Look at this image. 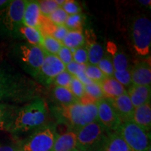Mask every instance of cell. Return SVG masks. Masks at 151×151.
Masks as SVG:
<instances>
[{"label":"cell","mask_w":151,"mask_h":151,"mask_svg":"<svg viewBox=\"0 0 151 151\" xmlns=\"http://www.w3.org/2000/svg\"><path fill=\"white\" fill-rule=\"evenodd\" d=\"M75 77H76V78H78V80L84 85V86H87V85L91 84L93 83L92 81H90V79L87 77L86 73H85V71H81V72L78 73Z\"/></svg>","instance_id":"obj_41"},{"label":"cell","mask_w":151,"mask_h":151,"mask_svg":"<svg viewBox=\"0 0 151 151\" xmlns=\"http://www.w3.org/2000/svg\"><path fill=\"white\" fill-rule=\"evenodd\" d=\"M129 35L134 50L138 55L148 56L151 49V22L144 16H136L129 26Z\"/></svg>","instance_id":"obj_6"},{"label":"cell","mask_w":151,"mask_h":151,"mask_svg":"<svg viewBox=\"0 0 151 151\" xmlns=\"http://www.w3.org/2000/svg\"><path fill=\"white\" fill-rule=\"evenodd\" d=\"M55 1L57 4L60 7H62V6L65 4L66 0H55Z\"/></svg>","instance_id":"obj_45"},{"label":"cell","mask_w":151,"mask_h":151,"mask_svg":"<svg viewBox=\"0 0 151 151\" xmlns=\"http://www.w3.org/2000/svg\"><path fill=\"white\" fill-rule=\"evenodd\" d=\"M37 84L0 64V103L19 104L37 99Z\"/></svg>","instance_id":"obj_1"},{"label":"cell","mask_w":151,"mask_h":151,"mask_svg":"<svg viewBox=\"0 0 151 151\" xmlns=\"http://www.w3.org/2000/svg\"><path fill=\"white\" fill-rule=\"evenodd\" d=\"M73 151H83V150H80V149H78V148H76L74 150H73Z\"/></svg>","instance_id":"obj_46"},{"label":"cell","mask_w":151,"mask_h":151,"mask_svg":"<svg viewBox=\"0 0 151 151\" xmlns=\"http://www.w3.org/2000/svg\"><path fill=\"white\" fill-rule=\"evenodd\" d=\"M73 53V60L80 65H88V52L86 47L84 46L79 47V48L75 49L72 51Z\"/></svg>","instance_id":"obj_34"},{"label":"cell","mask_w":151,"mask_h":151,"mask_svg":"<svg viewBox=\"0 0 151 151\" xmlns=\"http://www.w3.org/2000/svg\"><path fill=\"white\" fill-rule=\"evenodd\" d=\"M86 67V65H80V64L77 63V62H76L73 60L70 63L66 65V71H67L68 72L71 73L73 76H76L78 73L85 71Z\"/></svg>","instance_id":"obj_39"},{"label":"cell","mask_w":151,"mask_h":151,"mask_svg":"<svg viewBox=\"0 0 151 151\" xmlns=\"http://www.w3.org/2000/svg\"><path fill=\"white\" fill-rule=\"evenodd\" d=\"M57 56L65 66L73 61L72 50L64 46H62Z\"/></svg>","instance_id":"obj_38"},{"label":"cell","mask_w":151,"mask_h":151,"mask_svg":"<svg viewBox=\"0 0 151 151\" xmlns=\"http://www.w3.org/2000/svg\"><path fill=\"white\" fill-rule=\"evenodd\" d=\"M65 70L66 66L58 56L46 54L35 79L43 86H49L60 73Z\"/></svg>","instance_id":"obj_10"},{"label":"cell","mask_w":151,"mask_h":151,"mask_svg":"<svg viewBox=\"0 0 151 151\" xmlns=\"http://www.w3.org/2000/svg\"><path fill=\"white\" fill-rule=\"evenodd\" d=\"M73 77V76H72L71 73H69L67 71L65 70L63 72L60 73L54 79L52 83H53L55 86L62 87V88H66L69 89Z\"/></svg>","instance_id":"obj_33"},{"label":"cell","mask_w":151,"mask_h":151,"mask_svg":"<svg viewBox=\"0 0 151 151\" xmlns=\"http://www.w3.org/2000/svg\"><path fill=\"white\" fill-rule=\"evenodd\" d=\"M68 32V29L65 25H57L55 29L52 33L51 37L59 41L60 42H62L63 39H65V36Z\"/></svg>","instance_id":"obj_40"},{"label":"cell","mask_w":151,"mask_h":151,"mask_svg":"<svg viewBox=\"0 0 151 151\" xmlns=\"http://www.w3.org/2000/svg\"><path fill=\"white\" fill-rule=\"evenodd\" d=\"M85 17L81 14L69 16L64 25L68 31H83Z\"/></svg>","instance_id":"obj_27"},{"label":"cell","mask_w":151,"mask_h":151,"mask_svg":"<svg viewBox=\"0 0 151 151\" xmlns=\"http://www.w3.org/2000/svg\"><path fill=\"white\" fill-rule=\"evenodd\" d=\"M11 2V0H0V11L6 7Z\"/></svg>","instance_id":"obj_43"},{"label":"cell","mask_w":151,"mask_h":151,"mask_svg":"<svg viewBox=\"0 0 151 151\" xmlns=\"http://www.w3.org/2000/svg\"><path fill=\"white\" fill-rule=\"evenodd\" d=\"M122 122L132 120L134 107L127 92L112 99H108Z\"/></svg>","instance_id":"obj_13"},{"label":"cell","mask_w":151,"mask_h":151,"mask_svg":"<svg viewBox=\"0 0 151 151\" xmlns=\"http://www.w3.org/2000/svg\"><path fill=\"white\" fill-rule=\"evenodd\" d=\"M42 16L38 1L27 0L23 14V24L39 29Z\"/></svg>","instance_id":"obj_15"},{"label":"cell","mask_w":151,"mask_h":151,"mask_svg":"<svg viewBox=\"0 0 151 151\" xmlns=\"http://www.w3.org/2000/svg\"><path fill=\"white\" fill-rule=\"evenodd\" d=\"M52 95L54 99L58 104V106L70 105L79 101L69 89L62 87L55 86L52 90Z\"/></svg>","instance_id":"obj_24"},{"label":"cell","mask_w":151,"mask_h":151,"mask_svg":"<svg viewBox=\"0 0 151 151\" xmlns=\"http://www.w3.org/2000/svg\"><path fill=\"white\" fill-rule=\"evenodd\" d=\"M48 109L46 102L37 98L21 107H18L9 131L20 134L37 129L46 124Z\"/></svg>","instance_id":"obj_2"},{"label":"cell","mask_w":151,"mask_h":151,"mask_svg":"<svg viewBox=\"0 0 151 151\" xmlns=\"http://www.w3.org/2000/svg\"><path fill=\"white\" fill-rule=\"evenodd\" d=\"M0 151H22L21 150H18L14 147L9 146V145L0 144Z\"/></svg>","instance_id":"obj_42"},{"label":"cell","mask_w":151,"mask_h":151,"mask_svg":"<svg viewBox=\"0 0 151 151\" xmlns=\"http://www.w3.org/2000/svg\"><path fill=\"white\" fill-rule=\"evenodd\" d=\"M61 8L65 11L69 16L80 14L81 8L77 1L73 0H66L65 4L62 6Z\"/></svg>","instance_id":"obj_37"},{"label":"cell","mask_w":151,"mask_h":151,"mask_svg":"<svg viewBox=\"0 0 151 151\" xmlns=\"http://www.w3.org/2000/svg\"><path fill=\"white\" fill-rule=\"evenodd\" d=\"M97 120L109 132H116L121 120L111 105L108 99L103 98L97 101Z\"/></svg>","instance_id":"obj_11"},{"label":"cell","mask_w":151,"mask_h":151,"mask_svg":"<svg viewBox=\"0 0 151 151\" xmlns=\"http://www.w3.org/2000/svg\"><path fill=\"white\" fill-rule=\"evenodd\" d=\"M85 45L88 56V62L90 65H97L102 59L105 52L103 46L97 42V36L91 29L85 31Z\"/></svg>","instance_id":"obj_12"},{"label":"cell","mask_w":151,"mask_h":151,"mask_svg":"<svg viewBox=\"0 0 151 151\" xmlns=\"http://www.w3.org/2000/svg\"><path fill=\"white\" fill-rule=\"evenodd\" d=\"M127 93L134 108L150 102L151 87L132 84L127 88Z\"/></svg>","instance_id":"obj_16"},{"label":"cell","mask_w":151,"mask_h":151,"mask_svg":"<svg viewBox=\"0 0 151 151\" xmlns=\"http://www.w3.org/2000/svg\"><path fill=\"white\" fill-rule=\"evenodd\" d=\"M132 121L146 132L151 129V104L148 102L134 109Z\"/></svg>","instance_id":"obj_18"},{"label":"cell","mask_w":151,"mask_h":151,"mask_svg":"<svg viewBox=\"0 0 151 151\" xmlns=\"http://www.w3.org/2000/svg\"><path fill=\"white\" fill-rule=\"evenodd\" d=\"M69 16L67 13L61 7L57 9L48 17L49 20L58 25H64Z\"/></svg>","instance_id":"obj_35"},{"label":"cell","mask_w":151,"mask_h":151,"mask_svg":"<svg viewBox=\"0 0 151 151\" xmlns=\"http://www.w3.org/2000/svg\"><path fill=\"white\" fill-rule=\"evenodd\" d=\"M42 43L41 48L46 54L57 55L62 47V43L55 39L51 36L42 35Z\"/></svg>","instance_id":"obj_26"},{"label":"cell","mask_w":151,"mask_h":151,"mask_svg":"<svg viewBox=\"0 0 151 151\" xmlns=\"http://www.w3.org/2000/svg\"><path fill=\"white\" fill-rule=\"evenodd\" d=\"M76 132L77 148L83 151H101L109 131L96 120Z\"/></svg>","instance_id":"obj_5"},{"label":"cell","mask_w":151,"mask_h":151,"mask_svg":"<svg viewBox=\"0 0 151 151\" xmlns=\"http://www.w3.org/2000/svg\"><path fill=\"white\" fill-rule=\"evenodd\" d=\"M27 0H12L0 11V29L16 38L19 27L23 24V14Z\"/></svg>","instance_id":"obj_9"},{"label":"cell","mask_w":151,"mask_h":151,"mask_svg":"<svg viewBox=\"0 0 151 151\" xmlns=\"http://www.w3.org/2000/svg\"><path fill=\"white\" fill-rule=\"evenodd\" d=\"M85 94L95 101L104 98L100 85L97 83H92L91 84L85 86Z\"/></svg>","instance_id":"obj_30"},{"label":"cell","mask_w":151,"mask_h":151,"mask_svg":"<svg viewBox=\"0 0 151 151\" xmlns=\"http://www.w3.org/2000/svg\"><path fill=\"white\" fill-rule=\"evenodd\" d=\"M69 89L78 100L85 94V86L75 76L73 77Z\"/></svg>","instance_id":"obj_32"},{"label":"cell","mask_w":151,"mask_h":151,"mask_svg":"<svg viewBox=\"0 0 151 151\" xmlns=\"http://www.w3.org/2000/svg\"><path fill=\"white\" fill-rule=\"evenodd\" d=\"M97 66L106 77H113L114 69L110 55L105 53Z\"/></svg>","instance_id":"obj_28"},{"label":"cell","mask_w":151,"mask_h":151,"mask_svg":"<svg viewBox=\"0 0 151 151\" xmlns=\"http://www.w3.org/2000/svg\"><path fill=\"white\" fill-rule=\"evenodd\" d=\"M113 78H116L117 81L122 85L124 88H129L132 85L131 78V69L129 70H126L120 72L114 71L113 73Z\"/></svg>","instance_id":"obj_36"},{"label":"cell","mask_w":151,"mask_h":151,"mask_svg":"<svg viewBox=\"0 0 151 151\" xmlns=\"http://www.w3.org/2000/svg\"><path fill=\"white\" fill-rule=\"evenodd\" d=\"M101 151H131L120 135L109 132Z\"/></svg>","instance_id":"obj_22"},{"label":"cell","mask_w":151,"mask_h":151,"mask_svg":"<svg viewBox=\"0 0 151 151\" xmlns=\"http://www.w3.org/2000/svg\"><path fill=\"white\" fill-rule=\"evenodd\" d=\"M14 55L20 67L35 78L46 53L41 46L24 43H18L14 47Z\"/></svg>","instance_id":"obj_4"},{"label":"cell","mask_w":151,"mask_h":151,"mask_svg":"<svg viewBox=\"0 0 151 151\" xmlns=\"http://www.w3.org/2000/svg\"><path fill=\"white\" fill-rule=\"evenodd\" d=\"M97 102L83 103L80 101L67 106H56L52 111L59 122L70 130L76 132L86 124L97 120Z\"/></svg>","instance_id":"obj_3"},{"label":"cell","mask_w":151,"mask_h":151,"mask_svg":"<svg viewBox=\"0 0 151 151\" xmlns=\"http://www.w3.org/2000/svg\"><path fill=\"white\" fill-rule=\"evenodd\" d=\"M59 136L56 126L46 124L38 128L23 143L22 151H52Z\"/></svg>","instance_id":"obj_8"},{"label":"cell","mask_w":151,"mask_h":151,"mask_svg":"<svg viewBox=\"0 0 151 151\" xmlns=\"http://www.w3.org/2000/svg\"><path fill=\"white\" fill-rule=\"evenodd\" d=\"M16 38H20L26 40L27 43L34 46H41L42 43V35L39 29L27 27L24 24H21L16 32Z\"/></svg>","instance_id":"obj_21"},{"label":"cell","mask_w":151,"mask_h":151,"mask_svg":"<svg viewBox=\"0 0 151 151\" xmlns=\"http://www.w3.org/2000/svg\"><path fill=\"white\" fill-rule=\"evenodd\" d=\"M62 45L70 50H74L85 45V38L83 32L68 31L67 35L62 41Z\"/></svg>","instance_id":"obj_25"},{"label":"cell","mask_w":151,"mask_h":151,"mask_svg":"<svg viewBox=\"0 0 151 151\" xmlns=\"http://www.w3.org/2000/svg\"><path fill=\"white\" fill-rule=\"evenodd\" d=\"M115 132L122 137L131 151H151L150 132L132 122H122Z\"/></svg>","instance_id":"obj_7"},{"label":"cell","mask_w":151,"mask_h":151,"mask_svg":"<svg viewBox=\"0 0 151 151\" xmlns=\"http://www.w3.org/2000/svg\"><path fill=\"white\" fill-rule=\"evenodd\" d=\"M107 50L112 59L114 71L120 72L131 69L127 56L123 52L118 50L114 43L109 42L107 45Z\"/></svg>","instance_id":"obj_19"},{"label":"cell","mask_w":151,"mask_h":151,"mask_svg":"<svg viewBox=\"0 0 151 151\" xmlns=\"http://www.w3.org/2000/svg\"><path fill=\"white\" fill-rule=\"evenodd\" d=\"M104 97L112 99L127 92L125 88L113 77H106L99 83Z\"/></svg>","instance_id":"obj_17"},{"label":"cell","mask_w":151,"mask_h":151,"mask_svg":"<svg viewBox=\"0 0 151 151\" xmlns=\"http://www.w3.org/2000/svg\"><path fill=\"white\" fill-rule=\"evenodd\" d=\"M85 73L90 81H92L93 83H99L101 81L106 78L104 74L101 72L97 65L88 64V65H86Z\"/></svg>","instance_id":"obj_29"},{"label":"cell","mask_w":151,"mask_h":151,"mask_svg":"<svg viewBox=\"0 0 151 151\" xmlns=\"http://www.w3.org/2000/svg\"><path fill=\"white\" fill-rule=\"evenodd\" d=\"M38 3L41 15L46 18H48L53 11L60 7L57 4L55 0H42V1H38Z\"/></svg>","instance_id":"obj_31"},{"label":"cell","mask_w":151,"mask_h":151,"mask_svg":"<svg viewBox=\"0 0 151 151\" xmlns=\"http://www.w3.org/2000/svg\"><path fill=\"white\" fill-rule=\"evenodd\" d=\"M18 106L0 103V130L9 131Z\"/></svg>","instance_id":"obj_23"},{"label":"cell","mask_w":151,"mask_h":151,"mask_svg":"<svg viewBox=\"0 0 151 151\" xmlns=\"http://www.w3.org/2000/svg\"><path fill=\"white\" fill-rule=\"evenodd\" d=\"M76 148V132L72 130L59 134L52 151H73Z\"/></svg>","instance_id":"obj_20"},{"label":"cell","mask_w":151,"mask_h":151,"mask_svg":"<svg viewBox=\"0 0 151 151\" xmlns=\"http://www.w3.org/2000/svg\"><path fill=\"white\" fill-rule=\"evenodd\" d=\"M139 2H140V4H141L142 5H143V6H150V4H151V1H150V0H149V1H148V0H147V1H142V0H141V1H139Z\"/></svg>","instance_id":"obj_44"},{"label":"cell","mask_w":151,"mask_h":151,"mask_svg":"<svg viewBox=\"0 0 151 151\" xmlns=\"http://www.w3.org/2000/svg\"><path fill=\"white\" fill-rule=\"evenodd\" d=\"M131 78L133 85L150 86V64L147 61H141L131 67Z\"/></svg>","instance_id":"obj_14"}]
</instances>
